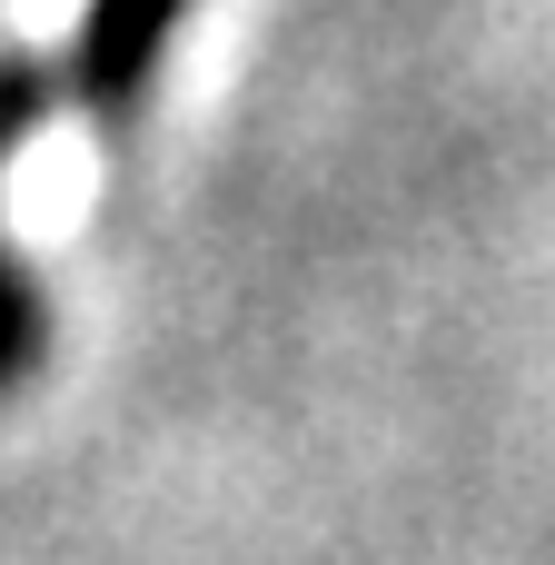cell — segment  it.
Returning <instances> with one entry per match:
<instances>
[{
	"instance_id": "cell-1",
	"label": "cell",
	"mask_w": 555,
	"mask_h": 565,
	"mask_svg": "<svg viewBox=\"0 0 555 565\" xmlns=\"http://www.w3.org/2000/svg\"><path fill=\"white\" fill-rule=\"evenodd\" d=\"M189 10L199 0H79V30H70V60H60V99H79L109 139L139 129Z\"/></svg>"
},
{
	"instance_id": "cell-2",
	"label": "cell",
	"mask_w": 555,
	"mask_h": 565,
	"mask_svg": "<svg viewBox=\"0 0 555 565\" xmlns=\"http://www.w3.org/2000/svg\"><path fill=\"white\" fill-rule=\"evenodd\" d=\"M50 109H60V70L30 60V50H0V169ZM40 367H50V298H40V278L20 268V248L0 228V397H20Z\"/></svg>"
}]
</instances>
